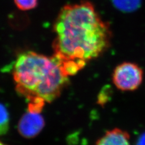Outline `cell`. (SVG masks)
I'll list each match as a JSON object with an SVG mask.
<instances>
[{"label": "cell", "instance_id": "cell-10", "mask_svg": "<svg viewBox=\"0 0 145 145\" xmlns=\"http://www.w3.org/2000/svg\"><path fill=\"white\" fill-rule=\"evenodd\" d=\"M0 145H6V144H4L3 143H2L1 141H0Z\"/></svg>", "mask_w": 145, "mask_h": 145}, {"label": "cell", "instance_id": "cell-8", "mask_svg": "<svg viewBox=\"0 0 145 145\" xmlns=\"http://www.w3.org/2000/svg\"><path fill=\"white\" fill-rule=\"evenodd\" d=\"M16 7L21 10H29L38 6V0H14Z\"/></svg>", "mask_w": 145, "mask_h": 145}, {"label": "cell", "instance_id": "cell-3", "mask_svg": "<svg viewBox=\"0 0 145 145\" xmlns=\"http://www.w3.org/2000/svg\"><path fill=\"white\" fill-rule=\"evenodd\" d=\"M143 71L137 63L124 62L118 65L112 74V80L119 89L131 91L137 89L142 84Z\"/></svg>", "mask_w": 145, "mask_h": 145}, {"label": "cell", "instance_id": "cell-2", "mask_svg": "<svg viewBox=\"0 0 145 145\" xmlns=\"http://www.w3.org/2000/svg\"><path fill=\"white\" fill-rule=\"evenodd\" d=\"M16 90L29 103L43 105L59 97L69 84V76L54 56L33 51L18 56L13 68Z\"/></svg>", "mask_w": 145, "mask_h": 145}, {"label": "cell", "instance_id": "cell-9", "mask_svg": "<svg viewBox=\"0 0 145 145\" xmlns=\"http://www.w3.org/2000/svg\"><path fill=\"white\" fill-rule=\"evenodd\" d=\"M136 145H145V133L141 134L138 137Z\"/></svg>", "mask_w": 145, "mask_h": 145}, {"label": "cell", "instance_id": "cell-1", "mask_svg": "<svg viewBox=\"0 0 145 145\" xmlns=\"http://www.w3.org/2000/svg\"><path fill=\"white\" fill-rule=\"evenodd\" d=\"M53 49L67 75L76 74L110 47L112 33L88 1L63 6L53 25Z\"/></svg>", "mask_w": 145, "mask_h": 145}, {"label": "cell", "instance_id": "cell-6", "mask_svg": "<svg viewBox=\"0 0 145 145\" xmlns=\"http://www.w3.org/2000/svg\"><path fill=\"white\" fill-rule=\"evenodd\" d=\"M142 0H111L114 7L122 12L131 13L138 10Z\"/></svg>", "mask_w": 145, "mask_h": 145}, {"label": "cell", "instance_id": "cell-7", "mask_svg": "<svg viewBox=\"0 0 145 145\" xmlns=\"http://www.w3.org/2000/svg\"><path fill=\"white\" fill-rule=\"evenodd\" d=\"M9 128V114L6 106L0 103V135L6 134Z\"/></svg>", "mask_w": 145, "mask_h": 145}, {"label": "cell", "instance_id": "cell-4", "mask_svg": "<svg viewBox=\"0 0 145 145\" xmlns=\"http://www.w3.org/2000/svg\"><path fill=\"white\" fill-rule=\"evenodd\" d=\"M42 108V106L29 103L28 111L21 117L18 125V131L22 137L33 138L42 130L45 121L40 114Z\"/></svg>", "mask_w": 145, "mask_h": 145}, {"label": "cell", "instance_id": "cell-5", "mask_svg": "<svg viewBox=\"0 0 145 145\" xmlns=\"http://www.w3.org/2000/svg\"><path fill=\"white\" fill-rule=\"evenodd\" d=\"M128 132L119 128L108 131L98 140L96 145H130Z\"/></svg>", "mask_w": 145, "mask_h": 145}]
</instances>
